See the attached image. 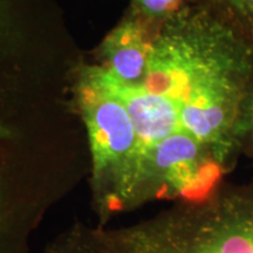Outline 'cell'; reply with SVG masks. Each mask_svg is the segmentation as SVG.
<instances>
[{
    "instance_id": "1",
    "label": "cell",
    "mask_w": 253,
    "mask_h": 253,
    "mask_svg": "<svg viewBox=\"0 0 253 253\" xmlns=\"http://www.w3.org/2000/svg\"><path fill=\"white\" fill-rule=\"evenodd\" d=\"M97 227L101 253H253V179L131 225Z\"/></svg>"
},
{
    "instance_id": "2",
    "label": "cell",
    "mask_w": 253,
    "mask_h": 253,
    "mask_svg": "<svg viewBox=\"0 0 253 253\" xmlns=\"http://www.w3.org/2000/svg\"><path fill=\"white\" fill-rule=\"evenodd\" d=\"M81 112L89 137L94 207L99 226L134 209L141 142L125 104L87 77L81 82Z\"/></svg>"
},
{
    "instance_id": "3",
    "label": "cell",
    "mask_w": 253,
    "mask_h": 253,
    "mask_svg": "<svg viewBox=\"0 0 253 253\" xmlns=\"http://www.w3.org/2000/svg\"><path fill=\"white\" fill-rule=\"evenodd\" d=\"M84 77L110 91L125 104L141 142L140 163L143 155L160 142L176 136H189L183 129L182 106L177 101L155 93L142 84H129L121 82L103 67L90 68Z\"/></svg>"
},
{
    "instance_id": "4",
    "label": "cell",
    "mask_w": 253,
    "mask_h": 253,
    "mask_svg": "<svg viewBox=\"0 0 253 253\" xmlns=\"http://www.w3.org/2000/svg\"><path fill=\"white\" fill-rule=\"evenodd\" d=\"M160 26L132 8L130 17L123 20L104 41L107 65L103 68L125 84H141L147 73L154 33Z\"/></svg>"
},
{
    "instance_id": "5",
    "label": "cell",
    "mask_w": 253,
    "mask_h": 253,
    "mask_svg": "<svg viewBox=\"0 0 253 253\" xmlns=\"http://www.w3.org/2000/svg\"><path fill=\"white\" fill-rule=\"evenodd\" d=\"M216 15L253 45V0H191Z\"/></svg>"
},
{
    "instance_id": "6",
    "label": "cell",
    "mask_w": 253,
    "mask_h": 253,
    "mask_svg": "<svg viewBox=\"0 0 253 253\" xmlns=\"http://www.w3.org/2000/svg\"><path fill=\"white\" fill-rule=\"evenodd\" d=\"M40 253H101L99 227L73 224L50 239Z\"/></svg>"
},
{
    "instance_id": "7",
    "label": "cell",
    "mask_w": 253,
    "mask_h": 253,
    "mask_svg": "<svg viewBox=\"0 0 253 253\" xmlns=\"http://www.w3.org/2000/svg\"><path fill=\"white\" fill-rule=\"evenodd\" d=\"M192 6L191 0H132V8L156 25L166 24Z\"/></svg>"
},
{
    "instance_id": "8",
    "label": "cell",
    "mask_w": 253,
    "mask_h": 253,
    "mask_svg": "<svg viewBox=\"0 0 253 253\" xmlns=\"http://www.w3.org/2000/svg\"><path fill=\"white\" fill-rule=\"evenodd\" d=\"M239 140L243 157L248 158L253 166V77L240 109Z\"/></svg>"
}]
</instances>
